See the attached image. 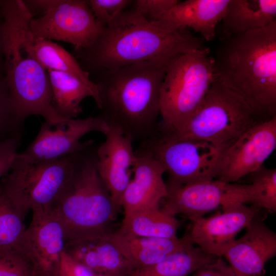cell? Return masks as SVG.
<instances>
[{"label":"cell","instance_id":"6da1fadb","mask_svg":"<svg viewBox=\"0 0 276 276\" xmlns=\"http://www.w3.org/2000/svg\"><path fill=\"white\" fill-rule=\"evenodd\" d=\"M204 48L202 40L189 29H170L130 10L104 27L89 47L75 52L82 68L89 74L157 58H174Z\"/></svg>","mask_w":276,"mask_h":276},{"label":"cell","instance_id":"7a4b0ae2","mask_svg":"<svg viewBox=\"0 0 276 276\" xmlns=\"http://www.w3.org/2000/svg\"><path fill=\"white\" fill-rule=\"evenodd\" d=\"M0 32L4 74L15 115L24 124L30 116L38 115L53 125L65 123L53 104L48 71L32 48L30 22L34 17L24 1H0Z\"/></svg>","mask_w":276,"mask_h":276},{"label":"cell","instance_id":"3957f363","mask_svg":"<svg viewBox=\"0 0 276 276\" xmlns=\"http://www.w3.org/2000/svg\"><path fill=\"white\" fill-rule=\"evenodd\" d=\"M174 58H157L94 74L101 117L133 141L154 137L166 70Z\"/></svg>","mask_w":276,"mask_h":276},{"label":"cell","instance_id":"277c9868","mask_svg":"<svg viewBox=\"0 0 276 276\" xmlns=\"http://www.w3.org/2000/svg\"><path fill=\"white\" fill-rule=\"evenodd\" d=\"M213 58L217 78L240 95L260 121L276 116V20L224 38Z\"/></svg>","mask_w":276,"mask_h":276},{"label":"cell","instance_id":"5b68a950","mask_svg":"<svg viewBox=\"0 0 276 276\" xmlns=\"http://www.w3.org/2000/svg\"><path fill=\"white\" fill-rule=\"evenodd\" d=\"M91 146L80 153L73 174L50 209L67 240L110 234L120 208L98 174L96 150L91 152Z\"/></svg>","mask_w":276,"mask_h":276},{"label":"cell","instance_id":"8992f818","mask_svg":"<svg viewBox=\"0 0 276 276\" xmlns=\"http://www.w3.org/2000/svg\"><path fill=\"white\" fill-rule=\"evenodd\" d=\"M208 48L194 49L175 57L169 64L160 95L162 136L180 129L198 109L216 79Z\"/></svg>","mask_w":276,"mask_h":276},{"label":"cell","instance_id":"52a82bcc","mask_svg":"<svg viewBox=\"0 0 276 276\" xmlns=\"http://www.w3.org/2000/svg\"><path fill=\"white\" fill-rule=\"evenodd\" d=\"M259 122L245 100L216 78L201 105L182 127L162 136L225 144L233 143Z\"/></svg>","mask_w":276,"mask_h":276},{"label":"cell","instance_id":"ba28073f","mask_svg":"<svg viewBox=\"0 0 276 276\" xmlns=\"http://www.w3.org/2000/svg\"><path fill=\"white\" fill-rule=\"evenodd\" d=\"M81 152L59 159L33 160L16 154L0 187L25 214L50 210L71 178Z\"/></svg>","mask_w":276,"mask_h":276},{"label":"cell","instance_id":"9c48e42d","mask_svg":"<svg viewBox=\"0 0 276 276\" xmlns=\"http://www.w3.org/2000/svg\"><path fill=\"white\" fill-rule=\"evenodd\" d=\"M233 143L216 144L160 136L144 142L143 148L167 173L166 183L182 185L217 179L225 153Z\"/></svg>","mask_w":276,"mask_h":276},{"label":"cell","instance_id":"30bf717a","mask_svg":"<svg viewBox=\"0 0 276 276\" xmlns=\"http://www.w3.org/2000/svg\"><path fill=\"white\" fill-rule=\"evenodd\" d=\"M33 14L30 29L33 37L72 44L75 51L89 47L104 27L96 19L86 0L24 1Z\"/></svg>","mask_w":276,"mask_h":276},{"label":"cell","instance_id":"8fae6325","mask_svg":"<svg viewBox=\"0 0 276 276\" xmlns=\"http://www.w3.org/2000/svg\"><path fill=\"white\" fill-rule=\"evenodd\" d=\"M166 184L168 195L162 209L170 215H182L191 221L219 206L248 202L247 184L217 179L182 185Z\"/></svg>","mask_w":276,"mask_h":276},{"label":"cell","instance_id":"7c38bea8","mask_svg":"<svg viewBox=\"0 0 276 276\" xmlns=\"http://www.w3.org/2000/svg\"><path fill=\"white\" fill-rule=\"evenodd\" d=\"M109 129V125L101 116L69 119L65 124L57 125L44 121L35 139L19 153L37 161L68 156L81 152L93 145L92 140L81 142L83 136L93 131L105 135Z\"/></svg>","mask_w":276,"mask_h":276},{"label":"cell","instance_id":"4fadbf2b","mask_svg":"<svg viewBox=\"0 0 276 276\" xmlns=\"http://www.w3.org/2000/svg\"><path fill=\"white\" fill-rule=\"evenodd\" d=\"M276 147V116L257 122L226 150L217 179L233 183L261 166Z\"/></svg>","mask_w":276,"mask_h":276},{"label":"cell","instance_id":"5bb4252c","mask_svg":"<svg viewBox=\"0 0 276 276\" xmlns=\"http://www.w3.org/2000/svg\"><path fill=\"white\" fill-rule=\"evenodd\" d=\"M66 241L63 225L50 210L33 212L17 249L30 261L34 276H55Z\"/></svg>","mask_w":276,"mask_h":276},{"label":"cell","instance_id":"9a60e30c","mask_svg":"<svg viewBox=\"0 0 276 276\" xmlns=\"http://www.w3.org/2000/svg\"><path fill=\"white\" fill-rule=\"evenodd\" d=\"M222 213L208 218L191 221L188 233L193 244L208 254L222 257L237 234L260 213L261 208L242 203H233L221 208Z\"/></svg>","mask_w":276,"mask_h":276},{"label":"cell","instance_id":"2e32d148","mask_svg":"<svg viewBox=\"0 0 276 276\" xmlns=\"http://www.w3.org/2000/svg\"><path fill=\"white\" fill-rule=\"evenodd\" d=\"M104 142L96 149L98 174L119 207L129 183L136 159L133 140L119 129L109 126Z\"/></svg>","mask_w":276,"mask_h":276},{"label":"cell","instance_id":"e0dca14e","mask_svg":"<svg viewBox=\"0 0 276 276\" xmlns=\"http://www.w3.org/2000/svg\"><path fill=\"white\" fill-rule=\"evenodd\" d=\"M276 255V233L258 214L245 234L226 248L223 256L237 276H261L266 263Z\"/></svg>","mask_w":276,"mask_h":276},{"label":"cell","instance_id":"ac0fdd59","mask_svg":"<svg viewBox=\"0 0 276 276\" xmlns=\"http://www.w3.org/2000/svg\"><path fill=\"white\" fill-rule=\"evenodd\" d=\"M136 159L130 179L122 196L124 214L159 207L168 195L163 175L165 170L148 151H136Z\"/></svg>","mask_w":276,"mask_h":276},{"label":"cell","instance_id":"d6986e66","mask_svg":"<svg viewBox=\"0 0 276 276\" xmlns=\"http://www.w3.org/2000/svg\"><path fill=\"white\" fill-rule=\"evenodd\" d=\"M229 0L179 1L155 20L172 29L191 28L207 41L215 36L217 24L222 20Z\"/></svg>","mask_w":276,"mask_h":276},{"label":"cell","instance_id":"ffe728a7","mask_svg":"<svg viewBox=\"0 0 276 276\" xmlns=\"http://www.w3.org/2000/svg\"><path fill=\"white\" fill-rule=\"evenodd\" d=\"M64 251L96 274L128 276L133 269L107 235L67 240Z\"/></svg>","mask_w":276,"mask_h":276},{"label":"cell","instance_id":"44dd1931","mask_svg":"<svg viewBox=\"0 0 276 276\" xmlns=\"http://www.w3.org/2000/svg\"><path fill=\"white\" fill-rule=\"evenodd\" d=\"M133 269L155 264L171 254L194 245L187 233L181 238L138 237L118 232L107 235Z\"/></svg>","mask_w":276,"mask_h":276},{"label":"cell","instance_id":"7402d4cb","mask_svg":"<svg viewBox=\"0 0 276 276\" xmlns=\"http://www.w3.org/2000/svg\"><path fill=\"white\" fill-rule=\"evenodd\" d=\"M222 20L224 38L264 27L276 20V1L229 0Z\"/></svg>","mask_w":276,"mask_h":276},{"label":"cell","instance_id":"603a6c76","mask_svg":"<svg viewBox=\"0 0 276 276\" xmlns=\"http://www.w3.org/2000/svg\"><path fill=\"white\" fill-rule=\"evenodd\" d=\"M53 106L57 113L66 119H76L82 112L81 103L86 97H92L98 108L99 93L77 78L65 73L48 70Z\"/></svg>","mask_w":276,"mask_h":276},{"label":"cell","instance_id":"cb8c5ba5","mask_svg":"<svg viewBox=\"0 0 276 276\" xmlns=\"http://www.w3.org/2000/svg\"><path fill=\"white\" fill-rule=\"evenodd\" d=\"M180 225L175 216L159 206L124 214L117 232L138 237L175 238Z\"/></svg>","mask_w":276,"mask_h":276},{"label":"cell","instance_id":"d4e9b609","mask_svg":"<svg viewBox=\"0 0 276 276\" xmlns=\"http://www.w3.org/2000/svg\"><path fill=\"white\" fill-rule=\"evenodd\" d=\"M217 258L193 245L155 264L133 269L128 276H188Z\"/></svg>","mask_w":276,"mask_h":276},{"label":"cell","instance_id":"484cf974","mask_svg":"<svg viewBox=\"0 0 276 276\" xmlns=\"http://www.w3.org/2000/svg\"><path fill=\"white\" fill-rule=\"evenodd\" d=\"M32 48L37 60L47 71L70 74L99 93L89 74L82 68L75 57L60 45L50 40L33 37Z\"/></svg>","mask_w":276,"mask_h":276},{"label":"cell","instance_id":"4316f807","mask_svg":"<svg viewBox=\"0 0 276 276\" xmlns=\"http://www.w3.org/2000/svg\"><path fill=\"white\" fill-rule=\"evenodd\" d=\"M26 215L0 187V247L17 248L26 229Z\"/></svg>","mask_w":276,"mask_h":276},{"label":"cell","instance_id":"83f0119b","mask_svg":"<svg viewBox=\"0 0 276 276\" xmlns=\"http://www.w3.org/2000/svg\"><path fill=\"white\" fill-rule=\"evenodd\" d=\"M250 182L247 184L248 203L276 212V169L264 165L248 175Z\"/></svg>","mask_w":276,"mask_h":276},{"label":"cell","instance_id":"f1b7e54d","mask_svg":"<svg viewBox=\"0 0 276 276\" xmlns=\"http://www.w3.org/2000/svg\"><path fill=\"white\" fill-rule=\"evenodd\" d=\"M23 125L15 115L5 74H2L0 75V143L9 138L20 139Z\"/></svg>","mask_w":276,"mask_h":276},{"label":"cell","instance_id":"f546056e","mask_svg":"<svg viewBox=\"0 0 276 276\" xmlns=\"http://www.w3.org/2000/svg\"><path fill=\"white\" fill-rule=\"evenodd\" d=\"M0 276H34L32 266L17 249L0 247Z\"/></svg>","mask_w":276,"mask_h":276},{"label":"cell","instance_id":"4dcf8cb0","mask_svg":"<svg viewBox=\"0 0 276 276\" xmlns=\"http://www.w3.org/2000/svg\"><path fill=\"white\" fill-rule=\"evenodd\" d=\"M132 2L131 0H87L96 20L104 27L110 25Z\"/></svg>","mask_w":276,"mask_h":276},{"label":"cell","instance_id":"1f68e13d","mask_svg":"<svg viewBox=\"0 0 276 276\" xmlns=\"http://www.w3.org/2000/svg\"><path fill=\"white\" fill-rule=\"evenodd\" d=\"M177 0L133 1L131 10L136 15L148 20H154L174 6Z\"/></svg>","mask_w":276,"mask_h":276},{"label":"cell","instance_id":"d6a6232c","mask_svg":"<svg viewBox=\"0 0 276 276\" xmlns=\"http://www.w3.org/2000/svg\"><path fill=\"white\" fill-rule=\"evenodd\" d=\"M20 139H8L0 143V179L7 175L17 153Z\"/></svg>","mask_w":276,"mask_h":276},{"label":"cell","instance_id":"836d02e7","mask_svg":"<svg viewBox=\"0 0 276 276\" xmlns=\"http://www.w3.org/2000/svg\"><path fill=\"white\" fill-rule=\"evenodd\" d=\"M95 274L65 251L61 256L55 276H94Z\"/></svg>","mask_w":276,"mask_h":276},{"label":"cell","instance_id":"e575fe53","mask_svg":"<svg viewBox=\"0 0 276 276\" xmlns=\"http://www.w3.org/2000/svg\"><path fill=\"white\" fill-rule=\"evenodd\" d=\"M193 276H237L231 266L222 257L194 272Z\"/></svg>","mask_w":276,"mask_h":276},{"label":"cell","instance_id":"d590c367","mask_svg":"<svg viewBox=\"0 0 276 276\" xmlns=\"http://www.w3.org/2000/svg\"><path fill=\"white\" fill-rule=\"evenodd\" d=\"M4 74V58L3 47L0 32V75Z\"/></svg>","mask_w":276,"mask_h":276},{"label":"cell","instance_id":"8d00e7d4","mask_svg":"<svg viewBox=\"0 0 276 276\" xmlns=\"http://www.w3.org/2000/svg\"><path fill=\"white\" fill-rule=\"evenodd\" d=\"M94 276H113V275H105V274H95Z\"/></svg>","mask_w":276,"mask_h":276},{"label":"cell","instance_id":"74e56055","mask_svg":"<svg viewBox=\"0 0 276 276\" xmlns=\"http://www.w3.org/2000/svg\"><path fill=\"white\" fill-rule=\"evenodd\" d=\"M1 19H2V16H1V10H0V26H1Z\"/></svg>","mask_w":276,"mask_h":276}]
</instances>
